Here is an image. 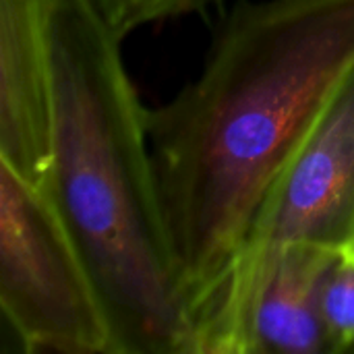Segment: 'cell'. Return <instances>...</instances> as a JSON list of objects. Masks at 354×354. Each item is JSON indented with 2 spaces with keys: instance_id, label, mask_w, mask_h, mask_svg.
I'll list each match as a JSON object with an SVG mask.
<instances>
[{
  "instance_id": "52a82bcc",
  "label": "cell",
  "mask_w": 354,
  "mask_h": 354,
  "mask_svg": "<svg viewBox=\"0 0 354 354\" xmlns=\"http://www.w3.org/2000/svg\"><path fill=\"white\" fill-rule=\"evenodd\" d=\"M330 354L354 353V245L338 251L322 295Z\"/></svg>"
},
{
  "instance_id": "5b68a950",
  "label": "cell",
  "mask_w": 354,
  "mask_h": 354,
  "mask_svg": "<svg viewBox=\"0 0 354 354\" xmlns=\"http://www.w3.org/2000/svg\"><path fill=\"white\" fill-rule=\"evenodd\" d=\"M52 133L50 0H0V166L44 187Z\"/></svg>"
},
{
  "instance_id": "ba28073f",
  "label": "cell",
  "mask_w": 354,
  "mask_h": 354,
  "mask_svg": "<svg viewBox=\"0 0 354 354\" xmlns=\"http://www.w3.org/2000/svg\"><path fill=\"white\" fill-rule=\"evenodd\" d=\"M222 0H93L112 29L124 39L129 33L164 19L205 10Z\"/></svg>"
},
{
  "instance_id": "6da1fadb",
  "label": "cell",
  "mask_w": 354,
  "mask_h": 354,
  "mask_svg": "<svg viewBox=\"0 0 354 354\" xmlns=\"http://www.w3.org/2000/svg\"><path fill=\"white\" fill-rule=\"evenodd\" d=\"M353 62L354 0H239L201 75L147 110L193 354L266 195Z\"/></svg>"
},
{
  "instance_id": "277c9868",
  "label": "cell",
  "mask_w": 354,
  "mask_h": 354,
  "mask_svg": "<svg viewBox=\"0 0 354 354\" xmlns=\"http://www.w3.org/2000/svg\"><path fill=\"white\" fill-rule=\"evenodd\" d=\"M0 311L23 353L116 354L102 292L52 195L4 166Z\"/></svg>"
},
{
  "instance_id": "3957f363",
  "label": "cell",
  "mask_w": 354,
  "mask_h": 354,
  "mask_svg": "<svg viewBox=\"0 0 354 354\" xmlns=\"http://www.w3.org/2000/svg\"><path fill=\"white\" fill-rule=\"evenodd\" d=\"M354 245V62L266 195L239 257L195 328L197 354H247L272 257L288 245Z\"/></svg>"
},
{
  "instance_id": "8992f818",
  "label": "cell",
  "mask_w": 354,
  "mask_h": 354,
  "mask_svg": "<svg viewBox=\"0 0 354 354\" xmlns=\"http://www.w3.org/2000/svg\"><path fill=\"white\" fill-rule=\"evenodd\" d=\"M338 251L319 245H288L263 276L255 303L247 354H330L322 295Z\"/></svg>"
},
{
  "instance_id": "7a4b0ae2",
  "label": "cell",
  "mask_w": 354,
  "mask_h": 354,
  "mask_svg": "<svg viewBox=\"0 0 354 354\" xmlns=\"http://www.w3.org/2000/svg\"><path fill=\"white\" fill-rule=\"evenodd\" d=\"M52 168L46 189L108 309L116 354H193L151 166L147 108L93 0H50Z\"/></svg>"
}]
</instances>
